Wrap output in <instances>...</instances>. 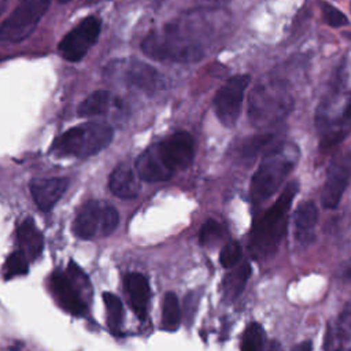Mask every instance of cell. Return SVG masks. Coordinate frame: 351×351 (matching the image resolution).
Returning a JSON list of instances; mask_svg holds the SVG:
<instances>
[{
    "label": "cell",
    "instance_id": "1",
    "mask_svg": "<svg viewBox=\"0 0 351 351\" xmlns=\"http://www.w3.org/2000/svg\"><path fill=\"white\" fill-rule=\"evenodd\" d=\"M195 23L184 18L149 32L141 41V51L159 62L193 63L204 56V47Z\"/></svg>",
    "mask_w": 351,
    "mask_h": 351
},
{
    "label": "cell",
    "instance_id": "2",
    "mask_svg": "<svg viewBox=\"0 0 351 351\" xmlns=\"http://www.w3.org/2000/svg\"><path fill=\"white\" fill-rule=\"evenodd\" d=\"M298 189V181L289 182L274 204L270 206V208H267L254 223L251 230L250 250L256 259H267L277 251L285 234L289 208Z\"/></svg>",
    "mask_w": 351,
    "mask_h": 351
},
{
    "label": "cell",
    "instance_id": "3",
    "mask_svg": "<svg viewBox=\"0 0 351 351\" xmlns=\"http://www.w3.org/2000/svg\"><path fill=\"white\" fill-rule=\"evenodd\" d=\"M299 159V148L292 143H280L265 154L251 180L254 203L267 200L282 185Z\"/></svg>",
    "mask_w": 351,
    "mask_h": 351
},
{
    "label": "cell",
    "instance_id": "4",
    "mask_svg": "<svg viewBox=\"0 0 351 351\" xmlns=\"http://www.w3.org/2000/svg\"><path fill=\"white\" fill-rule=\"evenodd\" d=\"M292 107V96L281 81L262 80L250 93L248 118L255 128H269L281 122Z\"/></svg>",
    "mask_w": 351,
    "mask_h": 351
},
{
    "label": "cell",
    "instance_id": "5",
    "mask_svg": "<svg viewBox=\"0 0 351 351\" xmlns=\"http://www.w3.org/2000/svg\"><path fill=\"white\" fill-rule=\"evenodd\" d=\"M114 137V129L103 122H84L58 136L51 152L56 156L85 159L103 151Z\"/></svg>",
    "mask_w": 351,
    "mask_h": 351
},
{
    "label": "cell",
    "instance_id": "6",
    "mask_svg": "<svg viewBox=\"0 0 351 351\" xmlns=\"http://www.w3.org/2000/svg\"><path fill=\"white\" fill-rule=\"evenodd\" d=\"M339 86L328 93L315 112V126L322 148L339 144L351 133V90L339 92Z\"/></svg>",
    "mask_w": 351,
    "mask_h": 351
},
{
    "label": "cell",
    "instance_id": "7",
    "mask_svg": "<svg viewBox=\"0 0 351 351\" xmlns=\"http://www.w3.org/2000/svg\"><path fill=\"white\" fill-rule=\"evenodd\" d=\"M49 287L60 307L75 317L86 314L88 303L84 293L89 289L85 273L71 261L66 270H55L49 278Z\"/></svg>",
    "mask_w": 351,
    "mask_h": 351
},
{
    "label": "cell",
    "instance_id": "8",
    "mask_svg": "<svg viewBox=\"0 0 351 351\" xmlns=\"http://www.w3.org/2000/svg\"><path fill=\"white\" fill-rule=\"evenodd\" d=\"M119 222V214L111 204L99 200L85 203L77 213L71 230L74 236L90 240L111 234Z\"/></svg>",
    "mask_w": 351,
    "mask_h": 351
},
{
    "label": "cell",
    "instance_id": "9",
    "mask_svg": "<svg viewBox=\"0 0 351 351\" xmlns=\"http://www.w3.org/2000/svg\"><path fill=\"white\" fill-rule=\"evenodd\" d=\"M52 0H19L0 26V38L7 43L25 40L49 8Z\"/></svg>",
    "mask_w": 351,
    "mask_h": 351
},
{
    "label": "cell",
    "instance_id": "10",
    "mask_svg": "<svg viewBox=\"0 0 351 351\" xmlns=\"http://www.w3.org/2000/svg\"><path fill=\"white\" fill-rule=\"evenodd\" d=\"M108 70L112 75H118L129 89L148 96L156 95L166 85L165 77L155 67L138 59L117 60L108 64Z\"/></svg>",
    "mask_w": 351,
    "mask_h": 351
},
{
    "label": "cell",
    "instance_id": "11",
    "mask_svg": "<svg viewBox=\"0 0 351 351\" xmlns=\"http://www.w3.org/2000/svg\"><path fill=\"white\" fill-rule=\"evenodd\" d=\"M101 32V19L96 15L84 18L69 33L63 36L58 51L67 62H80L95 45Z\"/></svg>",
    "mask_w": 351,
    "mask_h": 351
},
{
    "label": "cell",
    "instance_id": "12",
    "mask_svg": "<svg viewBox=\"0 0 351 351\" xmlns=\"http://www.w3.org/2000/svg\"><path fill=\"white\" fill-rule=\"evenodd\" d=\"M248 74H237L226 80V82L218 89L213 107L218 121L230 128L233 126L240 115L245 89L250 84Z\"/></svg>",
    "mask_w": 351,
    "mask_h": 351
},
{
    "label": "cell",
    "instance_id": "13",
    "mask_svg": "<svg viewBox=\"0 0 351 351\" xmlns=\"http://www.w3.org/2000/svg\"><path fill=\"white\" fill-rule=\"evenodd\" d=\"M154 148L163 166L171 174L189 167L195 156V141L188 132H174Z\"/></svg>",
    "mask_w": 351,
    "mask_h": 351
},
{
    "label": "cell",
    "instance_id": "14",
    "mask_svg": "<svg viewBox=\"0 0 351 351\" xmlns=\"http://www.w3.org/2000/svg\"><path fill=\"white\" fill-rule=\"evenodd\" d=\"M351 178V152L333 158L328 167L326 180L321 195L322 206L333 210L341 200V196Z\"/></svg>",
    "mask_w": 351,
    "mask_h": 351
},
{
    "label": "cell",
    "instance_id": "15",
    "mask_svg": "<svg viewBox=\"0 0 351 351\" xmlns=\"http://www.w3.org/2000/svg\"><path fill=\"white\" fill-rule=\"evenodd\" d=\"M67 186L69 180L64 177L33 178L30 181V193L41 211H49L63 196Z\"/></svg>",
    "mask_w": 351,
    "mask_h": 351
},
{
    "label": "cell",
    "instance_id": "16",
    "mask_svg": "<svg viewBox=\"0 0 351 351\" xmlns=\"http://www.w3.org/2000/svg\"><path fill=\"white\" fill-rule=\"evenodd\" d=\"M123 287L126 292V298L129 306L138 319L144 321L148 313V304L151 299V288L148 278L137 271H132L125 274Z\"/></svg>",
    "mask_w": 351,
    "mask_h": 351
},
{
    "label": "cell",
    "instance_id": "17",
    "mask_svg": "<svg viewBox=\"0 0 351 351\" xmlns=\"http://www.w3.org/2000/svg\"><path fill=\"white\" fill-rule=\"evenodd\" d=\"M318 221V208L314 202L306 200L300 203L293 214V226L296 240L306 245L314 239V228Z\"/></svg>",
    "mask_w": 351,
    "mask_h": 351
},
{
    "label": "cell",
    "instance_id": "18",
    "mask_svg": "<svg viewBox=\"0 0 351 351\" xmlns=\"http://www.w3.org/2000/svg\"><path fill=\"white\" fill-rule=\"evenodd\" d=\"M136 171L138 178L147 182H162L171 178V173L163 166L154 147H149L136 160Z\"/></svg>",
    "mask_w": 351,
    "mask_h": 351
},
{
    "label": "cell",
    "instance_id": "19",
    "mask_svg": "<svg viewBox=\"0 0 351 351\" xmlns=\"http://www.w3.org/2000/svg\"><path fill=\"white\" fill-rule=\"evenodd\" d=\"M108 189L117 197L122 199H133L138 195L140 186L136 173L125 165H119L110 174L108 178Z\"/></svg>",
    "mask_w": 351,
    "mask_h": 351
},
{
    "label": "cell",
    "instance_id": "20",
    "mask_svg": "<svg viewBox=\"0 0 351 351\" xmlns=\"http://www.w3.org/2000/svg\"><path fill=\"white\" fill-rule=\"evenodd\" d=\"M16 237L19 243V250L29 258V261H36L44 248L43 233L36 226L33 218H26L16 230Z\"/></svg>",
    "mask_w": 351,
    "mask_h": 351
},
{
    "label": "cell",
    "instance_id": "21",
    "mask_svg": "<svg viewBox=\"0 0 351 351\" xmlns=\"http://www.w3.org/2000/svg\"><path fill=\"white\" fill-rule=\"evenodd\" d=\"M325 340V348H341L351 341V300L344 306L335 328H328Z\"/></svg>",
    "mask_w": 351,
    "mask_h": 351
},
{
    "label": "cell",
    "instance_id": "22",
    "mask_svg": "<svg viewBox=\"0 0 351 351\" xmlns=\"http://www.w3.org/2000/svg\"><path fill=\"white\" fill-rule=\"evenodd\" d=\"M251 276V265L248 262L239 265L225 276L221 284V292L225 302H233L244 289L247 280Z\"/></svg>",
    "mask_w": 351,
    "mask_h": 351
},
{
    "label": "cell",
    "instance_id": "23",
    "mask_svg": "<svg viewBox=\"0 0 351 351\" xmlns=\"http://www.w3.org/2000/svg\"><path fill=\"white\" fill-rule=\"evenodd\" d=\"M111 95L108 90L100 89L92 92L89 96H86L78 106L77 114L81 118H90L96 115H101L107 111L110 104Z\"/></svg>",
    "mask_w": 351,
    "mask_h": 351
},
{
    "label": "cell",
    "instance_id": "24",
    "mask_svg": "<svg viewBox=\"0 0 351 351\" xmlns=\"http://www.w3.org/2000/svg\"><path fill=\"white\" fill-rule=\"evenodd\" d=\"M181 324V307L174 292H167L162 300L160 328L167 332H174Z\"/></svg>",
    "mask_w": 351,
    "mask_h": 351
},
{
    "label": "cell",
    "instance_id": "25",
    "mask_svg": "<svg viewBox=\"0 0 351 351\" xmlns=\"http://www.w3.org/2000/svg\"><path fill=\"white\" fill-rule=\"evenodd\" d=\"M103 302L106 306L107 326L112 333H118L123 325V315H125L123 304L121 299L111 292L103 293Z\"/></svg>",
    "mask_w": 351,
    "mask_h": 351
},
{
    "label": "cell",
    "instance_id": "26",
    "mask_svg": "<svg viewBox=\"0 0 351 351\" xmlns=\"http://www.w3.org/2000/svg\"><path fill=\"white\" fill-rule=\"evenodd\" d=\"M27 270H29V258L23 254V251L16 250L8 255L3 267V274L5 280H10L16 276L26 274Z\"/></svg>",
    "mask_w": 351,
    "mask_h": 351
},
{
    "label": "cell",
    "instance_id": "27",
    "mask_svg": "<svg viewBox=\"0 0 351 351\" xmlns=\"http://www.w3.org/2000/svg\"><path fill=\"white\" fill-rule=\"evenodd\" d=\"M265 330L258 322H251L241 337V350L244 351H256L261 350L265 344Z\"/></svg>",
    "mask_w": 351,
    "mask_h": 351
},
{
    "label": "cell",
    "instance_id": "28",
    "mask_svg": "<svg viewBox=\"0 0 351 351\" xmlns=\"http://www.w3.org/2000/svg\"><path fill=\"white\" fill-rule=\"evenodd\" d=\"M225 234V229L215 219H207L199 232V243L202 247H214Z\"/></svg>",
    "mask_w": 351,
    "mask_h": 351
},
{
    "label": "cell",
    "instance_id": "29",
    "mask_svg": "<svg viewBox=\"0 0 351 351\" xmlns=\"http://www.w3.org/2000/svg\"><path fill=\"white\" fill-rule=\"evenodd\" d=\"M319 8H321V14H322L325 23L329 25L330 27H341L348 23L347 16L335 5H332L326 1H321Z\"/></svg>",
    "mask_w": 351,
    "mask_h": 351
},
{
    "label": "cell",
    "instance_id": "30",
    "mask_svg": "<svg viewBox=\"0 0 351 351\" xmlns=\"http://www.w3.org/2000/svg\"><path fill=\"white\" fill-rule=\"evenodd\" d=\"M271 138H273V134L270 133H263V134L250 137L243 144V156L248 159H254L256 154L271 141Z\"/></svg>",
    "mask_w": 351,
    "mask_h": 351
},
{
    "label": "cell",
    "instance_id": "31",
    "mask_svg": "<svg viewBox=\"0 0 351 351\" xmlns=\"http://www.w3.org/2000/svg\"><path fill=\"white\" fill-rule=\"evenodd\" d=\"M240 256H241V247L237 241L232 240L222 247L219 252V262L226 269L233 267L240 261Z\"/></svg>",
    "mask_w": 351,
    "mask_h": 351
},
{
    "label": "cell",
    "instance_id": "32",
    "mask_svg": "<svg viewBox=\"0 0 351 351\" xmlns=\"http://www.w3.org/2000/svg\"><path fill=\"white\" fill-rule=\"evenodd\" d=\"M196 306H197V299L195 295L189 293L186 298H185V313L188 315L189 319H192L193 317V313L196 310Z\"/></svg>",
    "mask_w": 351,
    "mask_h": 351
},
{
    "label": "cell",
    "instance_id": "33",
    "mask_svg": "<svg viewBox=\"0 0 351 351\" xmlns=\"http://www.w3.org/2000/svg\"><path fill=\"white\" fill-rule=\"evenodd\" d=\"M341 276L346 281L351 282V259H348L344 265H343V269H341Z\"/></svg>",
    "mask_w": 351,
    "mask_h": 351
},
{
    "label": "cell",
    "instance_id": "34",
    "mask_svg": "<svg viewBox=\"0 0 351 351\" xmlns=\"http://www.w3.org/2000/svg\"><path fill=\"white\" fill-rule=\"evenodd\" d=\"M295 348H298V350H310V348H311V343H310V341H307V343H303V344L296 346Z\"/></svg>",
    "mask_w": 351,
    "mask_h": 351
},
{
    "label": "cell",
    "instance_id": "35",
    "mask_svg": "<svg viewBox=\"0 0 351 351\" xmlns=\"http://www.w3.org/2000/svg\"><path fill=\"white\" fill-rule=\"evenodd\" d=\"M208 3H215V4H223V3H228L229 0H207Z\"/></svg>",
    "mask_w": 351,
    "mask_h": 351
},
{
    "label": "cell",
    "instance_id": "36",
    "mask_svg": "<svg viewBox=\"0 0 351 351\" xmlns=\"http://www.w3.org/2000/svg\"><path fill=\"white\" fill-rule=\"evenodd\" d=\"M100 1H106V0H85V4H96V3H100Z\"/></svg>",
    "mask_w": 351,
    "mask_h": 351
},
{
    "label": "cell",
    "instance_id": "37",
    "mask_svg": "<svg viewBox=\"0 0 351 351\" xmlns=\"http://www.w3.org/2000/svg\"><path fill=\"white\" fill-rule=\"evenodd\" d=\"M67 1H71V0H59V3H67Z\"/></svg>",
    "mask_w": 351,
    "mask_h": 351
},
{
    "label": "cell",
    "instance_id": "38",
    "mask_svg": "<svg viewBox=\"0 0 351 351\" xmlns=\"http://www.w3.org/2000/svg\"><path fill=\"white\" fill-rule=\"evenodd\" d=\"M350 10H351V5H350Z\"/></svg>",
    "mask_w": 351,
    "mask_h": 351
}]
</instances>
